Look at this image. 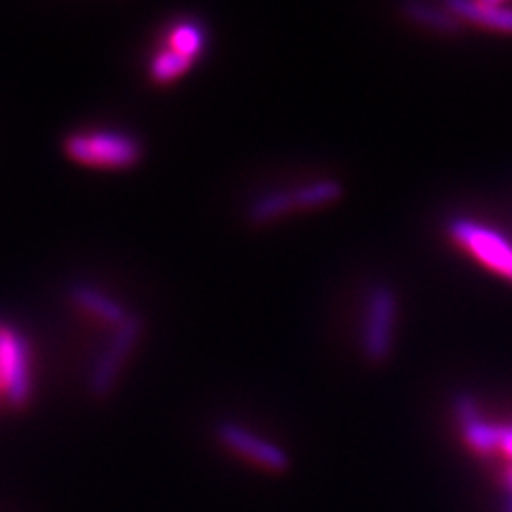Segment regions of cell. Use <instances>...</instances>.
<instances>
[{"instance_id": "1", "label": "cell", "mask_w": 512, "mask_h": 512, "mask_svg": "<svg viewBox=\"0 0 512 512\" xmlns=\"http://www.w3.org/2000/svg\"><path fill=\"white\" fill-rule=\"evenodd\" d=\"M397 295L389 284L372 286L365 301L361 348L365 359L378 365L389 359L395 338Z\"/></svg>"}, {"instance_id": "2", "label": "cell", "mask_w": 512, "mask_h": 512, "mask_svg": "<svg viewBox=\"0 0 512 512\" xmlns=\"http://www.w3.org/2000/svg\"><path fill=\"white\" fill-rule=\"evenodd\" d=\"M64 152L84 165L126 169L139 163L143 148L137 139L124 133H90L69 137L64 141Z\"/></svg>"}, {"instance_id": "3", "label": "cell", "mask_w": 512, "mask_h": 512, "mask_svg": "<svg viewBox=\"0 0 512 512\" xmlns=\"http://www.w3.org/2000/svg\"><path fill=\"white\" fill-rule=\"evenodd\" d=\"M446 229L448 235L459 246L470 250L480 263L512 280V242L506 235L472 218H453Z\"/></svg>"}, {"instance_id": "4", "label": "cell", "mask_w": 512, "mask_h": 512, "mask_svg": "<svg viewBox=\"0 0 512 512\" xmlns=\"http://www.w3.org/2000/svg\"><path fill=\"white\" fill-rule=\"evenodd\" d=\"M141 331H143V320L137 314H128L124 323H120L116 327L109 344L105 346L99 359H96L92 372H90L88 391L92 397L103 399L111 391H114L122 365H124L126 357L131 355L135 344L139 342Z\"/></svg>"}, {"instance_id": "5", "label": "cell", "mask_w": 512, "mask_h": 512, "mask_svg": "<svg viewBox=\"0 0 512 512\" xmlns=\"http://www.w3.org/2000/svg\"><path fill=\"white\" fill-rule=\"evenodd\" d=\"M0 376H3V397L13 408H22L30 399V363L28 342L24 335L3 327L0 329Z\"/></svg>"}, {"instance_id": "6", "label": "cell", "mask_w": 512, "mask_h": 512, "mask_svg": "<svg viewBox=\"0 0 512 512\" xmlns=\"http://www.w3.org/2000/svg\"><path fill=\"white\" fill-rule=\"evenodd\" d=\"M216 438L229 451L250 459L256 466L269 472H286L291 468V457L282 446L271 442L259 434H254L248 427L235 421H222L216 425Z\"/></svg>"}, {"instance_id": "7", "label": "cell", "mask_w": 512, "mask_h": 512, "mask_svg": "<svg viewBox=\"0 0 512 512\" xmlns=\"http://www.w3.org/2000/svg\"><path fill=\"white\" fill-rule=\"evenodd\" d=\"M444 7L455 13L461 22L480 24L512 35V7L508 5H500L495 0H487V3H478V0H448Z\"/></svg>"}, {"instance_id": "8", "label": "cell", "mask_w": 512, "mask_h": 512, "mask_svg": "<svg viewBox=\"0 0 512 512\" xmlns=\"http://www.w3.org/2000/svg\"><path fill=\"white\" fill-rule=\"evenodd\" d=\"M399 11H402L404 18L410 20L412 24L442 32V35H459L463 28V22L446 7L419 3V0H408V3L399 5Z\"/></svg>"}, {"instance_id": "9", "label": "cell", "mask_w": 512, "mask_h": 512, "mask_svg": "<svg viewBox=\"0 0 512 512\" xmlns=\"http://www.w3.org/2000/svg\"><path fill=\"white\" fill-rule=\"evenodd\" d=\"M69 295L79 308L88 310L96 318H101V320H105V323L114 325V327L124 323L128 316V312L122 308V303L111 299L109 295L101 293L99 288H94L90 284H73L69 288Z\"/></svg>"}, {"instance_id": "10", "label": "cell", "mask_w": 512, "mask_h": 512, "mask_svg": "<svg viewBox=\"0 0 512 512\" xmlns=\"http://www.w3.org/2000/svg\"><path fill=\"white\" fill-rule=\"evenodd\" d=\"M295 207V197L291 190H274L267 192V195H261L259 199H254L248 207V222L261 227V224H267L271 220H276L284 216L286 212H291Z\"/></svg>"}, {"instance_id": "11", "label": "cell", "mask_w": 512, "mask_h": 512, "mask_svg": "<svg viewBox=\"0 0 512 512\" xmlns=\"http://www.w3.org/2000/svg\"><path fill=\"white\" fill-rule=\"evenodd\" d=\"M342 195H344V186L338 180H318L293 190L295 207H303V210L333 203L342 199Z\"/></svg>"}, {"instance_id": "12", "label": "cell", "mask_w": 512, "mask_h": 512, "mask_svg": "<svg viewBox=\"0 0 512 512\" xmlns=\"http://www.w3.org/2000/svg\"><path fill=\"white\" fill-rule=\"evenodd\" d=\"M203 47H205V30L197 22H182L171 30L169 50L192 60L203 52Z\"/></svg>"}, {"instance_id": "13", "label": "cell", "mask_w": 512, "mask_h": 512, "mask_svg": "<svg viewBox=\"0 0 512 512\" xmlns=\"http://www.w3.org/2000/svg\"><path fill=\"white\" fill-rule=\"evenodd\" d=\"M463 429V438L478 453H493L495 448H500V440H502V427L500 425H491L483 419L470 421L466 425H461Z\"/></svg>"}, {"instance_id": "14", "label": "cell", "mask_w": 512, "mask_h": 512, "mask_svg": "<svg viewBox=\"0 0 512 512\" xmlns=\"http://www.w3.org/2000/svg\"><path fill=\"white\" fill-rule=\"evenodd\" d=\"M190 64H192L190 58L173 52V50H165L152 60L150 77L158 84H165V82H171V79H175L178 75H182L184 71H188Z\"/></svg>"}, {"instance_id": "15", "label": "cell", "mask_w": 512, "mask_h": 512, "mask_svg": "<svg viewBox=\"0 0 512 512\" xmlns=\"http://www.w3.org/2000/svg\"><path fill=\"white\" fill-rule=\"evenodd\" d=\"M453 408H455V414H457V419H459L461 425H466V423H470V421L480 419L476 399H474L472 395H468V393H459V395L455 397Z\"/></svg>"}, {"instance_id": "16", "label": "cell", "mask_w": 512, "mask_h": 512, "mask_svg": "<svg viewBox=\"0 0 512 512\" xmlns=\"http://www.w3.org/2000/svg\"><path fill=\"white\" fill-rule=\"evenodd\" d=\"M500 448L512 459V425L502 427V440H500Z\"/></svg>"}, {"instance_id": "17", "label": "cell", "mask_w": 512, "mask_h": 512, "mask_svg": "<svg viewBox=\"0 0 512 512\" xmlns=\"http://www.w3.org/2000/svg\"><path fill=\"white\" fill-rule=\"evenodd\" d=\"M502 512H512V493L510 491H508V498H506V502L502 506Z\"/></svg>"}, {"instance_id": "18", "label": "cell", "mask_w": 512, "mask_h": 512, "mask_svg": "<svg viewBox=\"0 0 512 512\" xmlns=\"http://www.w3.org/2000/svg\"><path fill=\"white\" fill-rule=\"evenodd\" d=\"M0 395H3V376H0Z\"/></svg>"}, {"instance_id": "19", "label": "cell", "mask_w": 512, "mask_h": 512, "mask_svg": "<svg viewBox=\"0 0 512 512\" xmlns=\"http://www.w3.org/2000/svg\"><path fill=\"white\" fill-rule=\"evenodd\" d=\"M0 329H3V327H0Z\"/></svg>"}]
</instances>
